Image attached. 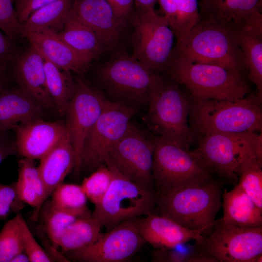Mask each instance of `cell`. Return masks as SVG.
<instances>
[{
  "label": "cell",
  "instance_id": "6da1fadb",
  "mask_svg": "<svg viewBox=\"0 0 262 262\" xmlns=\"http://www.w3.org/2000/svg\"><path fill=\"white\" fill-rule=\"evenodd\" d=\"M172 55L192 63L216 65L242 74L246 70L234 31L201 14L187 37L174 46Z\"/></svg>",
  "mask_w": 262,
  "mask_h": 262
},
{
  "label": "cell",
  "instance_id": "7a4b0ae2",
  "mask_svg": "<svg viewBox=\"0 0 262 262\" xmlns=\"http://www.w3.org/2000/svg\"><path fill=\"white\" fill-rule=\"evenodd\" d=\"M262 98L254 94L236 99H192L190 127L204 135L213 133L262 132Z\"/></svg>",
  "mask_w": 262,
  "mask_h": 262
},
{
  "label": "cell",
  "instance_id": "3957f363",
  "mask_svg": "<svg viewBox=\"0 0 262 262\" xmlns=\"http://www.w3.org/2000/svg\"><path fill=\"white\" fill-rule=\"evenodd\" d=\"M97 74L112 101L136 108L149 105L166 80L125 52L101 65Z\"/></svg>",
  "mask_w": 262,
  "mask_h": 262
},
{
  "label": "cell",
  "instance_id": "277c9868",
  "mask_svg": "<svg viewBox=\"0 0 262 262\" xmlns=\"http://www.w3.org/2000/svg\"><path fill=\"white\" fill-rule=\"evenodd\" d=\"M166 72L194 99L233 100L246 96L251 90L242 73L216 65L192 63L179 56H171Z\"/></svg>",
  "mask_w": 262,
  "mask_h": 262
},
{
  "label": "cell",
  "instance_id": "5b68a950",
  "mask_svg": "<svg viewBox=\"0 0 262 262\" xmlns=\"http://www.w3.org/2000/svg\"><path fill=\"white\" fill-rule=\"evenodd\" d=\"M222 185L206 182L157 194L155 213L190 229H212L222 206Z\"/></svg>",
  "mask_w": 262,
  "mask_h": 262
},
{
  "label": "cell",
  "instance_id": "8992f818",
  "mask_svg": "<svg viewBox=\"0 0 262 262\" xmlns=\"http://www.w3.org/2000/svg\"><path fill=\"white\" fill-rule=\"evenodd\" d=\"M152 176L157 194L204 183L213 171L198 152L185 150L164 137L154 135Z\"/></svg>",
  "mask_w": 262,
  "mask_h": 262
},
{
  "label": "cell",
  "instance_id": "52a82bcc",
  "mask_svg": "<svg viewBox=\"0 0 262 262\" xmlns=\"http://www.w3.org/2000/svg\"><path fill=\"white\" fill-rule=\"evenodd\" d=\"M106 165L112 172L113 180L91 213L102 228L108 231L124 221L155 213L156 192L146 190L129 180L112 164Z\"/></svg>",
  "mask_w": 262,
  "mask_h": 262
},
{
  "label": "cell",
  "instance_id": "ba28073f",
  "mask_svg": "<svg viewBox=\"0 0 262 262\" xmlns=\"http://www.w3.org/2000/svg\"><path fill=\"white\" fill-rule=\"evenodd\" d=\"M191 100L172 80L164 83L149 104L146 119L157 136L189 150L193 133L188 123Z\"/></svg>",
  "mask_w": 262,
  "mask_h": 262
},
{
  "label": "cell",
  "instance_id": "9c48e42d",
  "mask_svg": "<svg viewBox=\"0 0 262 262\" xmlns=\"http://www.w3.org/2000/svg\"><path fill=\"white\" fill-rule=\"evenodd\" d=\"M133 31L132 56L152 72L166 71L174 48V33L166 18L155 10L135 11L129 19Z\"/></svg>",
  "mask_w": 262,
  "mask_h": 262
},
{
  "label": "cell",
  "instance_id": "30bf717a",
  "mask_svg": "<svg viewBox=\"0 0 262 262\" xmlns=\"http://www.w3.org/2000/svg\"><path fill=\"white\" fill-rule=\"evenodd\" d=\"M213 228L196 243L213 262H262V227H236L219 219Z\"/></svg>",
  "mask_w": 262,
  "mask_h": 262
},
{
  "label": "cell",
  "instance_id": "8fae6325",
  "mask_svg": "<svg viewBox=\"0 0 262 262\" xmlns=\"http://www.w3.org/2000/svg\"><path fill=\"white\" fill-rule=\"evenodd\" d=\"M137 108L106 100L102 111L85 141L82 170H96L108 158L110 148L125 134Z\"/></svg>",
  "mask_w": 262,
  "mask_h": 262
},
{
  "label": "cell",
  "instance_id": "7c38bea8",
  "mask_svg": "<svg viewBox=\"0 0 262 262\" xmlns=\"http://www.w3.org/2000/svg\"><path fill=\"white\" fill-rule=\"evenodd\" d=\"M154 144L131 124L123 136L109 150L105 164H112L125 178L146 190L155 192L152 165Z\"/></svg>",
  "mask_w": 262,
  "mask_h": 262
},
{
  "label": "cell",
  "instance_id": "4fadbf2b",
  "mask_svg": "<svg viewBox=\"0 0 262 262\" xmlns=\"http://www.w3.org/2000/svg\"><path fill=\"white\" fill-rule=\"evenodd\" d=\"M137 219L124 221L101 232L88 246L63 254L70 262H128L146 243L139 233Z\"/></svg>",
  "mask_w": 262,
  "mask_h": 262
},
{
  "label": "cell",
  "instance_id": "5bb4252c",
  "mask_svg": "<svg viewBox=\"0 0 262 262\" xmlns=\"http://www.w3.org/2000/svg\"><path fill=\"white\" fill-rule=\"evenodd\" d=\"M74 79V92L65 115L76 155L73 171L76 176H79L85 141L100 116L107 99L83 79L80 77Z\"/></svg>",
  "mask_w": 262,
  "mask_h": 262
},
{
  "label": "cell",
  "instance_id": "9a60e30c",
  "mask_svg": "<svg viewBox=\"0 0 262 262\" xmlns=\"http://www.w3.org/2000/svg\"><path fill=\"white\" fill-rule=\"evenodd\" d=\"M262 147L261 132L213 133L203 135L195 150L213 171L234 181L237 178L235 169L241 154L249 148Z\"/></svg>",
  "mask_w": 262,
  "mask_h": 262
},
{
  "label": "cell",
  "instance_id": "2e32d148",
  "mask_svg": "<svg viewBox=\"0 0 262 262\" xmlns=\"http://www.w3.org/2000/svg\"><path fill=\"white\" fill-rule=\"evenodd\" d=\"M44 58L31 44L24 52H20L10 65L18 88L43 109H53L46 80Z\"/></svg>",
  "mask_w": 262,
  "mask_h": 262
},
{
  "label": "cell",
  "instance_id": "e0dca14e",
  "mask_svg": "<svg viewBox=\"0 0 262 262\" xmlns=\"http://www.w3.org/2000/svg\"><path fill=\"white\" fill-rule=\"evenodd\" d=\"M199 14L233 30L251 29L262 34V0H201Z\"/></svg>",
  "mask_w": 262,
  "mask_h": 262
},
{
  "label": "cell",
  "instance_id": "ac0fdd59",
  "mask_svg": "<svg viewBox=\"0 0 262 262\" xmlns=\"http://www.w3.org/2000/svg\"><path fill=\"white\" fill-rule=\"evenodd\" d=\"M66 129L63 121L48 122L41 118L17 126L13 130L17 154L40 160L59 141Z\"/></svg>",
  "mask_w": 262,
  "mask_h": 262
},
{
  "label": "cell",
  "instance_id": "d6986e66",
  "mask_svg": "<svg viewBox=\"0 0 262 262\" xmlns=\"http://www.w3.org/2000/svg\"><path fill=\"white\" fill-rule=\"evenodd\" d=\"M71 13L95 31L107 47L118 42L128 21L117 17L106 0H73Z\"/></svg>",
  "mask_w": 262,
  "mask_h": 262
},
{
  "label": "cell",
  "instance_id": "ffe728a7",
  "mask_svg": "<svg viewBox=\"0 0 262 262\" xmlns=\"http://www.w3.org/2000/svg\"><path fill=\"white\" fill-rule=\"evenodd\" d=\"M137 227L142 237L155 249L175 247L192 240L198 242L211 229H190L156 213L138 217Z\"/></svg>",
  "mask_w": 262,
  "mask_h": 262
},
{
  "label": "cell",
  "instance_id": "44dd1931",
  "mask_svg": "<svg viewBox=\"0 0 262 262\" xmlns=\"http://www.w3.org/2000/svg\"><path fill=\"white\" fill-rule=\"evenodd\" d=\"M24 37L35 47L44 58L63 70L81 74L85 72L88 62L64 42L58 34L51 31H23Z\"/></svg>",
  "mask_w": 262,
  "mask_h": 262
},
{
  "label": "cell",
  "instance_id": "7402d4cb",
  "mask_svg": "<svg viewBox=\"0 0 262 262\" xmlns=\"http://www.w3.org/2000/svg\"><path fill=\"white\" fill-rule=\"evenodd\" d=\"M40 160L38 168L49 197L75 166V152L67 128L59 141Z\"/></svg>",
  "mask_w": 262,
  "mask_h": 262
},
{
  "label": "cell",
  "instance_id": "603a6c76",
  "mask_svg": "<svg viewBox=\"0 0 262 262\" xmlns=\"http://www.w3.org/2000/svg\"><path fill=\"white\" fill-rule=\"evenodd\" d=\"M43 110L18 88H6L0 93V131L40 118Z\"/></svg>",
  "mask_w": 262,
  "mask_h": 262
},
{
  "label": "cell",
  "instance_id": "cb8c5ba5",
  "mask_svg": "<svg viewBox=\"0 0 262 262\" xmlns=\"http://www.w3.org/2000/svg\"><path fill=\"white\" fill-rule=\"evenodd\" d=\"M225 224L239 227H262V209L237 184L232 190L225 191L222 196Z\"/></svg>",
  "mask_w": 262,
  "mask_h": 262
},
{
  "label": "cell",
  "instance_id": "d4e9b609",
  "mask_svg": "<svg viewBox=\"0 0 262 262\" xmlns=\"http://www.w3.org/2000/svg\"><path fill=\"white\" fill-rule=\"evenodd\" d=\"M59 37L88 62L98 57L107 47L98 35L71 13Z\"/></svg>",
  "mask_w": 262,
  "mask_h": 262
},
{
  "label": "cell",
  "instance_id": "484cf974",
  "mask_svg": "<svg viewBox=\"0 0 262 262\" xmlns=\"http://www.w3.org/2000/svg\"><path fill=\"white\" fill-rule=\"evenodd\" d=\"M160 10L177 38L182 43L200 17L197 0H158Z\"/></svg>",
  "mask_w": 262,
  "mask_h": 262
},
{
  "label": "cell",
  "instance_id": "4316f807",
  "mask_svg": "<svg viewBox=\"0 0 262 262\" xmlns=\"http://www.w3.org/2000/svg\"><path fill=\"white\" fill-rule=\"evenodd\" d=\"M262 148L248 149L239 156L235 173L238 184L262 209Z\"/></svg>",
  "mask_w": 262,
  "mask_h": 262
},
{
  "label": "cell",
  "instance_id": "83f0119b",
  "mask_svg": "<svg viewBox=\"0 0 262 262\" xmlns=\"http://www.w3.org/2000/svg\"><path fill=\"white\" fill-rule=\"evenodd\" d=\"M73 0H58L33 13L21 25L23 31L58 33L70 15Z\"/></svg>",
  "mask_w": 262,
  "mask_h": 262
},
{
  "label": "cell",
  "instance_id": "f1b7e54d",
  "mask_svg": "<svg viewBox=\"0 0 262 262\" xmlns=\"http://www.w3.org/2000/svg\"><path fill=\"white\" fill-rule=\"evenodd\" d=\"M242 51L249 79L262 97V35L251 29L234 30Z\"/></svg>",
  "mask_w": 262,
  "mask_h": 262
},
{
  "label": "cell",
  "instance_id": "f546056e",
  "mask_svg": "<svg viewBox=\"0 0 262 262\" xmlns=\"http://www.w3.org/2000/svg\"><path fill=\"white\" fill-rule=\"evenodd\" d=\"M44 60L47 86L54 108L61 116L65 115L74 94V79L71 72L60 69L45 58Z\"/></svg>",
  "mask_w": 262,
  "mask_h": 262
},
{
  "label": "cell",
  "instance_id": "4dcf8cb0",
  "mask_svg": "<svg viewBox=\"0 0 262 262\" xmlns=\"http://www.w3.org/2000/svg\"><path fill=\"white\" fill-rule=\"evenodd\" d=\"M101 228L99 222L91 216L78 218L65 230L59 241L58 247L64 253L88 246L98 238Z\"/></svg>",
  "mask_w": 262,
  "mask_h": 262
},
{
  "label": "cell",
  "instance_id": "1f68e13d",
  "mask_svg": "<svg viewBox=\"0 0 262 262\" xmlns=\"http://www.w3.org/2000/svg\"><path fill=\"white\" fill-rule=\"evenodd\" d=\"M50 196L51 203L57 209L80 218L91 216L87 206V197L81 185L63 182Z\"/></svg>",
  "mask_w": 262,
  "mask_h": 262
},
{
  "label": "cell",
  "instance_id": "d6a6232c",
  "mask_svg": "<svg viewBox=\"0 0 262 262\" xmlns=\"http://www.w3.org/2000/svg\"><path fill=\"white\" fill-rule=\"evenodd\" d=\"M43 223V229L52 246L58 248L60 238L66 228L80 217L54 207L47 199L43 203L39 212Z\"/></svg>",
  "mask_w": 262,
  "mask_h": 262
},
{
  "label": "cell",
  "instance_id": "836d02e7",
  "mask_svg": "<svg viewBox=\"0 0 262 262\" xmlns=\"http://www.w3.org/2000/svg\"><path fill=\"white\" fill-rule=\"evenodd\" d=\"M23 250L20 225L16 215L7 221L0 231V262H11Z\"/></svg>",
  "mask_w": 262,
  "mask_h": 262
},
{
  "label": "cell",
  "instance_id": "e575fe53",
  "mask_svg": "<svg viewBox=\"0 0 262 262\" xmlns=\"http://www.w3.org/2000/svg\"><path fill=\"white\" fill-rule=\"evenodd\" d=\"M112 180V171L107 165L102 164L90 176L84 178L81 186L87 199L95 205L101 200Z\"/></svg>",
  "mask_w": 262,
  "mask_h": 262
},
{
  "label": "cell",
  "instance_id": "d590c367",
  "mask_svg": "<svg viewBox=\"0 0 262 262\" xmlns=\"http://www.w3.org/2000/svg\"><path fill=\"white\" fill-rule=\"evenodd\" d=\"M154 262H213L196 244L194 247L185 246L179 250L175 247L155 249L152 254Z\"/></svg>",
  "mask_w": 262,
  "mask_h": 262
},
{
  "label": "cell",
  "instance_id": "8d00e7d4",
  "mask_svg": "<svg viewBox=\"0 0 262 262\" xmlns=\"http://www.w3.org/2000/svg\"><path fill=\"white\" fill-rule=\"evenodd\" d=\"M18 179L22 180L36 192L43 204L48 197L45 185L34 160L23 157L18 161Z\"/></svg>",
  "mask_w": 262,
  "mask_h": 262
},
{
  "label": "cell",
  "instance_id": "74e56055",
  "mask_svg": "<svg viewBox=\"0 0 262 262\" xmlns=\"http://www.w3.org/2000/svg\"><path fill=\"white\" fill-rule=\"evenodd\" d=\"M14 0H0V29L16 42L24 37L23 30L14 7Z\"/></svg>",
  "mask_w": 262,
  "mask_h": 262
},
{
  "label": "cell",
  "instance_id": "f35d334b",
  "mask_svg": "<svg viewBox=\"0 0 262 262\" xmlns=\"http://www.w3.org/2000/svg\"><path fill=\"white\" fill-rule=\"evenodd\" d=\"M20 225L24 251L31 262H53L46 251L37 243L20 213L16 214Z\"/></svg>",
  "mask_w": 262,
  "mask_h": 262
},
{
  "label": "cell",
  "instance_id": "ab89813d",
  "mask_svg": "<svg viewBox=\"0 0 262 262\" xmlns=\"http://www.w3.org/2000/svg\"><path fill=\"white\" fill-rule=\"evenodd\" d=\"M24 203L19 196L16 181L8 185L0 183V220L6 219L12 213H20Z\"/></svg>",
  "mask_w": 262,
  "mask_h": 262
},
{
  "label": "cell",
  "instance_id": "60d3db41",
  "mask_svg": "<svg viewBox=\"0 0 262 262\" xmlns=\"http://www.w3.org/2000/svg\"><path fill=\"white\" fill-rule=\"evenodd\" d=\"M1 31L0 29V70L5 71L20 52L15 42Z\"/></svg>",
  "mask_w": 262,
  "mask_h": 262
},
{
  "label": "cell",
  "instance_id": "b9f144b4",
  "mask_svg": "<svg viewBox=\"0 0 262 262\" xmlns=\"http://www.w3.org/2000/svg\"><path fill=\"white\" fill-rule=\"evenodd\" d=\"M58 0H16L15 10L19 22L21 24L37 10Z\"/></svg>",
  "mask_w": 262,
  "mask_h": 262
},
{
  "label": "cell",
  "instance_id": "7bdbcfd3",
  "mask_svg": "<svg viewBox=\"0 0 262 262\" xmlns=\"http://www.w3.org/2000/svg\"><path fill=\"white\" fill-rule=\"evenodd\" d=\"M115 15L128 21L135 12L134 0H106Z\"/></svg>",
  "mask_w": 262,
  "mask_h": 262
},
{
  "label": "cell",
  "instance_id": "ee69618b",
  "mask_svg": "<svg viewBox=\"0 0 262 262\" xmlns=\"http://www.w3.org/2000/svg\"><path fill=\"white\" fill-rule=\"evenodd\" d=\"M17 154L15 138L9 131H0V165L8 157Z\"/></svg>",
  "mask_w": 262,
  "mask_h": 262
},
{
  "label": "cell",
  "instance_id": "f6af8a7d",
  "mask_svg": "<svg viewBox=\"0 0 262 262\" xmlns=\"http://www.w3.org/2000/svg\"><path fill=\"white\" fill-rule=\"evenodd\" d=\"M135 10L138 12L155 10V6L158 0H134Z\"/></svg>",
  "mask_w": 262,
  "mask_h": 262
},
{
  "label": "cell",
  "instance_id": "bcb514c9",
  "mask_svg": "<svg viewBox=\"0 0 262 262\" xmlns=\"http://www.w3.org/2000/svg\"><path fill=\"white\" fill-rule=\"evenodd\" d=\"M11 262H31V261L27 254L23 250L16 254Z\"/></svg>",
  "mask_w": 262,
  "mask_h": 262
},
{
  "label": "cell",
  "instance_id": "7dc6e473",
  "mask_svg": "<svg viewBox=\"0 0 262 262\" xmlns=\"http://www.w3.org/2000/svg\"><path fill=\"white\" fill-rule=\"evenodd\" d=\"M5 71L0 70V93L6 88L7 79Z\"/></svg>",
  "mask_w": 262,
  "mask_h": 262
},
{
  "label": "cell",
  "instance_id": "c3c4849f",
  "mask_svg": "<svg viewBox=\"0 0 262 262\" xmlns=\"http://www.w3.org/2000/svg\"><path fill=\"white\" fill-rule=\"evenodd\" d=\"M14 0V2H15V1L16 0Z\"/></svg>",
  "mask_w": 262,
  "mask_h": 262
}]
</instances>
